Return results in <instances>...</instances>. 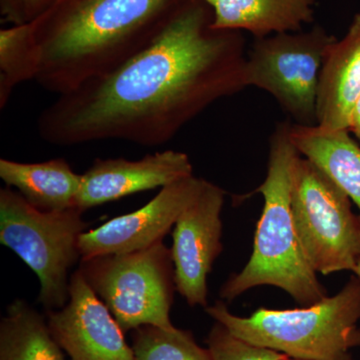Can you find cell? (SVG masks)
I'll list each match as a JSON object with an SVG mask.
<instances>
[{"mask_svg":"<svg viewBox=\"0 0 360 360\" xmlns=\"http://www.w3.org/2000/svg\"><path fill=\"white\" fill-rule=\"evenodd\" d=\"M212 21L202 0H184L141 51L47 106L40 137L58 146L167 143L215 101L246 89L245 37Z\"/></svg>","mask_w":360,"mask_h":360,"instance_id":"cell-1","label":"cell"},{"mask_svg":"<svg viewBox=\"0 0 360 360\" xmlns=\"http://www.w3.org/2000/svg\"><path fill=\"white\" fill-rule=\"evenodd\" d=\"M184 0H59L37 20L35 82L61 96L122 65L151 41Z\"/></svg>","mask_w":360,"mask_h":360,"instance_id":"cell-2","label":"cell"},{"mask_svg":"<svg viewBox=\"0 0 360 360\" xmlns=\"http://www.w3.org/2000/svg\"><path fill=\"white\" fill-rule=\"evenodd\" d=\"M290 123H279L270 136L266 177L257 189L264 206L252 255L245 269L220 288V297L226 302L260 285L281 288L302 307L328 296L303 252L291 212L293 167L300 155L291 142Z\"/></svg>","mask_w":360,"mask_h":360,"instance_id":"cell-3","label":"cell"},{"mask_svg":"<svg viewBox=\"0 0 360 360\" xmlns=\"http://www.w3.org/2000/svg\"><path fill=\"white\" fill-rule=\"evenodd\" d=\"M206 314L241 340L298 360H347L360 347V279L354 274L340 292L293 309L255 310L248 317L219 300Z\"/></svg>","mask_w":360,"mask_h":360,"instance_id":"cell-4","label":"cell"},{"mask_svg":"<svg viewBox=\"0 0 360 360\" xmlns=\"http://www.w3.org/2000/svg\"><path fill=\"white\" fill-rule=\"evenodd\" d=\"M84 213L78 208L42 212L11 187L0 189V243L39 277V302L46 312L65 307L70 298L68 272L82 260L78 243L89 225Z\"/></svg>","mask_w":360,"mask_h":360,"instance_id":"cell-5","label":"cell"},{"mask_svg":"<svg viewBox=\"0 0 360 360\" xmlns=\"http://www.w3.org/2000/svg\"><path fill=\"white\" fill-rule=\"evenodd\" d=\"M78 269L124 333L143 326L175 328L170 319L174 264L163 241L134 252L82 259Z\"/></svg>","mask_w":360,"mask_h":360,"instance_id":"cell-6","label":"cell"},{"mask_svg":"<svg viewBox=\"0 0 360 360\" xmlns=\"http://www.w3.org/2000/svg\"><path fill=\"white\" fill-rule=\"evenodd\" d=\"M291 212L310 266L322 276L352 271L360 258V219L347 193L323 170L298 156Z\"/></svg>","mask_w":360,"mask_h":360,"instance_id":"cell-7","label":"cell"},{"mask_svg":"<svg viewBox=\"0 0 360 360\" xmlns=\"http://www.w3.org/2000/svg\"><path fill=\"white\" fill-rule=\"evenodd\" d=\"M335 39L319 25L255 39L246 56V87L269 92L295 124L314 127L322 65Z\"/></svg>","mask_w":360,"mask_h":360,"instance_id":"cell-8","label":"cell"},{"mask_svg":"<svg viewBox=\"0 0 360 360\" xmlns=\"http://www.w3.org/2000/svg\"><path fill=\"white\" fill-rule=\"evenodd\" d=\"M224 189L205 179L200 193L179 215L172 232L176 291L191 307H207V277L224 250Z\"/></svg>","mask_w":360,"mask_h":360,"instance_id":"cell-9","label":"cell"},{"mask_svg":"<svg viewBox=\"0 0 360 360\" xmlns=\"http://www.w3.org/2000/svg\"><path fill=\"white\" fill-rule=\"evenodd\" d=\"M54 340L70 360H134L124 331L77 269L65 307L47 311Z\"/></svg>","mask_w":360,"mask_h":360,"instance_id":"cell-10","label":"cell"},{"mask_svg":"<svg viewBox=\"0 0 360 360\" xmlns=\"http://www.w3.org/2000/svg\"><path fill=\"white\" fill-rule=\"evenodd\" d=\"M205 179L186 177L160 188L148 205L108 220L80 236L82 259L146 250L163 241L182 212L200 193Z\"/></svg>","mask_w":360,"mask_h":360,"instance_id":"cell-11","label":"cell"},{"mask_svg":"<svg viewBox=\"0 0 360 360\" xmlns=\"http://www.w3.org/2000/svg\"><path fill=\"white\" fill-rule=\"evenodd\" d=\"M191 175V161L181 151H160L137 160L97 158L82 174L77 208L84 212L131 194L162 188Z\"/></svg>","mask_w":360,"mask_h":360,"instance_id":"cell-12","label":"cell"},{"mask_svg":"<svg viewBox=\"0 0 360 360\" xmlns=\"http://www.w3.org/2000/svg\"><path fill=\"white\" fill-rule=\"evenodd\" d=\"M360 97V13L347 34L329 47L319 77L316 125L328 130H349Z\"/></svg>","mask_w":360,"mask_h":360,"instance_id":"cell-13","label":"cell"},{"mask_svg":"<svg viewBox=\"0 0 360 360\" xmlns=\"http://www.w3.org/2000/svg\"><path fill=\"white\" fill-rule=\"evenodd\" d=\"M212 8V28L248 32L255 39L296 32L314 20L315 0H202Z\"/></svg>","mask_w":360,"mask_h":360,"instance_id":"cell-14","label":"cell"},{"mask_svg":"<svg viewBox=\"0 0 360 360\" xmlns=\"http://www.w3.org/2000/svg\"><path fill=\"white\" fill-rule=\"evenodd\" d=\"M0 179L7 187L42 212H56L77 208L82 174L73 172L65 158L39 163L0 160Z\"/></svg>","mask_w":360,"mask_h":360,"instance_id":"cell-15","label":"cell"},{"mask_svg":"<svg viewBox=\"0 0 360 360\" xmlns=\"http://www.w3.org/2000/svg\"><path fill=\"white\" fill-rule=\"evenodd\" d=\"M290 137L298 153L323 170L354 201L360 219V146L349 130L290 123Z\"/></svg>","mask_w":360,"mask_h":360,"instance_id":"cell-16","label":"cell"},{"mask_svg":"<svg viewBox=\"0 0 360 360\" xmlns=\"http://www.w3.org/2000/svg\"><path fill=\"white\" fill-rule=\"evenodd\" d=\"M0 360H65L47 319L32 305L15 300L0 321Z\"/></svg>","mask_w":360,"mask_h":360,"instance_id":"cell-17","label":"cell"},{"mask_svg":"<svg viewBox=\"0 0 360 360\" xmlns=\"http://www.w3.org/2000/svg\"><path fill=\"white\" fill-rule=\"evenodd\" d=\"M40 54L34 25H13L0 30V108H6L14 89L39 75Z\"/></svg>","mask_w":360,"mask_h":360,"instance_id":"cell-18","label":"cell"},{"mask_svg":"<svg viewBox=\"0 0 360 360\" xmlns=\"http://www.w3.org/2000/svg\"><path fill=\"white\" fill-rule=\"evenodd\" d=\"M134 360H212L208 348L201 347L193 333L143 326L134 330Z\"/></svg>","mask_w":360,"mask_h":360,"instance_id":"cell-19","label":"cell"},{"mask_svg":"<svg viewBox=\"0 0 360 360\" xmlns=\"http://www.w3.org/2000/svg\"><path fill=\"white\" fill-rule=\"evenodd\" d=\"M212 360H288V355L258 347L232 335L224 326L215 321L206 340Z\"/></svg>","mask_w":360,"mask_h":360,"instance_id":"cell-20","label":"cell"},{"mask_svg":"<svg viewBox=\"0 0 360 360\" xmlns=\"http://www.w3.org/2000/svg\"><path fill=\"white\" fill-rule=\"evenodd\" d=\"M30 0H0V13L2 20L13 25L28 22Z\"/></svg>","mask_w":360,"mask_h":360,"instance_id":"cell-21","label":"cell"},{"mask_svg":"<svg viewBox=\"0 0 360 360\" xmlns=\"http://www.w3.org/2000/svg\"><path fill=\"white\" fill-rule=\"evenodd\" d=\"M58 1L59 0H30L28 22L39 18Z\"/></svg>","mask_w":360,"mask_h":360,"instance_id":"cell-22","label":"cell"},{"mask_svg":"<svg viewBox=\"0 0 360 360\" xmlns=\"http://www.w3.org/2000/svg\"><path fill=\"white\" fill-rule=\"evenodd\" d=\"M350 131L354 132L360 142V97L352 113V123H350Z\"/></svg>","mask_w":360,"mask_h":360,"instance_id":"cell-23","label":"cell"},{"mask_svg":"<svg viewBox=\"0 0 360 360\" xmlns=\"http://www.w3.org/2000/svg\"><path fill=\"white\" fill-rule=\"evenodd\" d=\"M352 274L360 279V258L359 262H356V265H355L354 270H352Z\"/></svg>","mask_w":360,"mask_h":360,"instance_id":"cell-24","label":"cell"},{"mask_svg":"<svg viewBox=\"0 0 360 360\" xmlns=\"http://www.w3.org/2000/svg\"><path fill=\"white\" fill-rule=\"evenodd\" d=\"M288 360H298V359H288ZM347 360H354V359H352H352H347Z\"/></svg>","mask_w":360,"mask_h":360,"instance_id":"cell-25","label":"cell"}]
</instances>
